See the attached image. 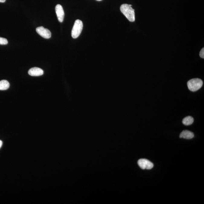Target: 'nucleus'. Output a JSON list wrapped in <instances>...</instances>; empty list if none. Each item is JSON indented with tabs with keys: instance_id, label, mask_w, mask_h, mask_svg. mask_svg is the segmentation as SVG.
Listing matches in <instances>:
<instances>
[{
	"instance_id": "1",
	"label": "nucleus",
	"mask_w": 204,
	"mask_h": 204,
	"mask_svg": "<svg viewBox=\"0 0 204 204\" xmlns=\"http://www.w3.org/2000/svg\"><path fill=\"white\" fill-rule=\"evenodd\" d=\"M131 6L128 4H122L120 7V10L128 21L133 22L135 21V14Z\"/></svg>"
},
{
	"instance_id": "2",
	"label": "nucleus",
	"mask_w": 204,
	"mask_h": 204,
	"mask_svg": "<svg viewBox=\"0 0 204 204\" xmlns=\"http://www.w3.org/2000/svg\"><path fill=\"white\" fill-rule=\"evenodd\" d=\"M203 82L202 79L199 78H193L189 80L187 83V86L189 90L192 92H196L202 87Z\"/></svg>"
},
{
	"instance_id": "3",
	"label": "nucleus",
	"mask_w": 204,
	"mask_h": 204,
	"mask_svg": "<svg viewBox=\"0 0 204 204\" xmlns=\"http://www.w3.org/2000/svg\"><path fill=\"white\" fill-rule=\"evenodd\" d=\"M82 21L77 19L74 23L72 31V36L74 39L77 38L81 34L83 28Z\"/></svg>"
},
{
	"instance_id": "4",
	"label": "nucleus",
	"mask_w": 204,
	"mask_h": 204,
	"mask_svg": "<svg viewBox=\"0 0 204 204\" xmlns=\"http://www.w3.org/2000/svg\"><path fill=\"white\" fill-rule=\"evenodd\" d=\"M138 164L141 168L143 169H151L154 167V164L150 161L146 159H141L138 161Z\"/></svg>"
},
{
	"instance_id": "5",
	"label": "nucleus",
	"mask_w": 204,
	"mask_h": 204,
	"mask_svg": "<svg viewBox=\"0 0 204 204\" xmlns=\"http://www.w3.org/2000/svg\"><path fill=\"white\" fill-rule=\"evenodd\" d=\"M36 31L38 34L45 39H49L51 37L50 31L48 29L44 28L43 27H37L36 29Z\"/></svg>"
},
{
	"instance_id": "6",
	"label": "nucleus",
	"mask_w": 204,
	"mask_h": 204,
	"mask_svg": "<svg viewBox=\"0 0 204 204\" xmlns=\"http://www.w3.org/2000/svg\"><path fill=\"white\" fill-rule=\"evenodd\" d=\"M55 11L59 22H63L64 18V12L62 6L57 4L55 7Z\"/></svg>"
},
{
	"instance_id": "7",
	"label": "nucleus",
	"mask_w": 204,
	"mask_h": 204,
	"mask_svg": "<svg viewBox=\"0 0 204 204\" xmlns=\"http://www.w3.org/2000/svg\"><path fill=\"white\" fill-rule=\"evenodd\" d=\"M29 75L31 76H38L44 74V71L38 67H33L30 69L28 72Z\"/></svg>"
},
{
	"instance_id": "8",
	"label": "nucleus",
	"mask_w": 204,
	"mask_h": 204,
	"mask_svg": "<svg viewBox=\"0 0 204 204\" xmlns=\"http://www.w3.org/2000/svg\"><path fill=\"white\" fill-rule=\"evenodd\" d=\"M194 137V134L191 131L184 130L181 133L180 135V138H183L186 139H191Z\"/></svg>"
},
{
	"instance_id": "9",
	"label": "nucleus",
	"mask_w": 204,
	"mask_h": 204,
	"mask_svg": "<svg viewBox=\"0 0 204 204\" xmlns=\"http://www.w3.org/2000/svg\"><path fill=\"white\" fill-rule=\"evenodd\" d=\"M10 87V84L8 81L5 80L0 81V90H6Z\"/></svg>"
},
{
	"instance_id": "10",
	"label": "nucleus",
	"mask_w": 204,
	"mask_h": 204,
	"mask_svg": "<svg viewBox=\"0 0 204 204\" xmlns=\"http://www.w3.org/2000/svg\"><path fill=\"white\" fill-rule=\"evenodd\" d=\"M193 121H194V119L193 117L192 116H188L183 119L182 122L184 125H192Z\"/></svg>"
},
{
	"instance_id": "11",
	"label": "nucleus",
	"mask_w": 204,
	"mask_h": 204,
	"mask_svg": "<svg viewBox=\"0 0 204 204\" xmlns=\"http://www.w3.org/2000/svg\"><path fill=\"white\" fill-rule=\"evenodd\" d=\"M8 43V41L7 39L5 38L0 37V44L6 45Z\"/></svg>"
},
{
	"instance_id": "12",
	"label": "nucleus",
	"mask_w": 204,
	"mask_h": 204,
	"mask_svg": "<svg viewBox=\"0 0 204 204\" xmlns=\"http://www.w3.org/2000/svg\"><path fill=\"white\" fill-rule=\"evenodd\" d=\"M199 56L202 58H204V48H202L201 50L199 52Z\"/></svg>"
},
{
	"instance_id": "13",
	"label": "nucleus",
	"mask_w": 204,
	"mask_h": 204,
	"mask_svg": "<svg viewBox=\"0 0 204 204\" xmlns=\"http://www.w3.org/2000/svg\"><path fill=\"white\" fill-rule=\"evenodd\" d=\"M2 141L0 140V148H1L2 146Z\"/></svg>"
},
{
	"instance_id": "14",
	"label": "nucleus",
	"mask_w": 204,
	"mask_h": 204,
	"mask_svg": "<svg viewBox=\"0 0 204 204\" xmlns=\"http://www.w3.org/2000/svg\"><path fill=\"white\" fill-rule=\"evenodd\" d=\"M6 0H0V2L4 3L5 2Z\"/></svg>"
},
{
	"instance_id": "15",
	"label": "nucleus",
	"mask_w": 204,
	"mask_h": 204,
	"mask_svg": "<svg viewBox=\"0 0 204 204\" xmlns=\"http://www.w3.org/2000/svg\"><path fill=\"white\" fill-rule=\"evenodd\" d=\"M96 1H102V0H96Z\"/></svg>"
}]
</instances>
